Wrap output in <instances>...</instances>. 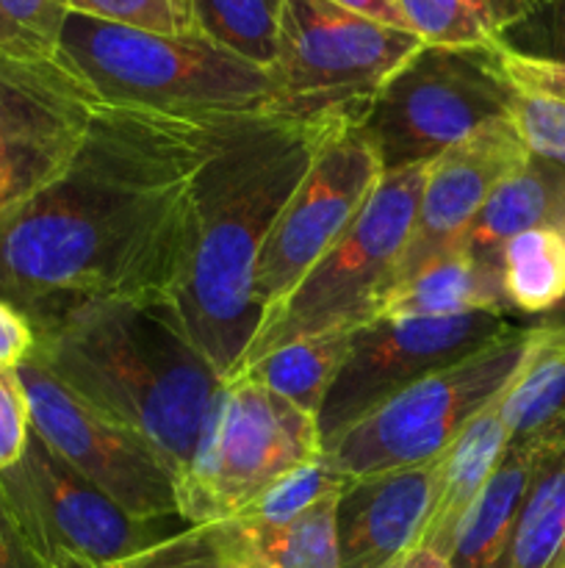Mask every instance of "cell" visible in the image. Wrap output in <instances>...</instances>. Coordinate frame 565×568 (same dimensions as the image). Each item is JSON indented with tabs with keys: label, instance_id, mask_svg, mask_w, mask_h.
<instances>
[{
	"label": "cell",
	"instance_id": "obj_1",
	"mask_svg": "<svg viewBox=\"0 0 565 568\" xmlns=\"http://www.w3.org/2000/svg\"><path fill=\"white\" fill-rule=\"evenodd\" d=\"M230 120L105 103L72 164L0 214V300L33 327L83 305L175 297L194 175Z\"/></svg>",
	"mask_w": 565,
	"mask_h": 568
},
{
	"label": "cell",
	"instance_id": "obj_2",
	"mask_svg": "<svg viewBox=\"0 0 565 568\" xmlns=\"http://www.w3.org/2000/svg\"><path fill=\"white\" fill-rule=\"evenodd\" d=\"M358 125L282 111L233 116L192 183L177 314L216 372L230 377L260 325L255 264L277 214L319 150Z\"/></svg>",
	"mask_w": 565,
	"mask_h": 568
},
{
	"label": "cell",
	"instance_id": "obj_3",
	"mask_svg": "<svg viewBox=\"0 0 565 568\" xmlns=\"http://www.w3.org/2000/svg\"><path fill=\"white\" fill-rule=\"evenodd\" d=\"M31 358L97 414L142 436L186 475L222 375L197 347L172 300L83 305L33 325Z\"/></svg>",
	"mask_w": 565,
	"mask_h": 568
},
{
	"label": "cell",
	"instance_id": "obj_4",
	"mask_svg": "<svg viewBox=\"0 0 565 568\" xmlns=\"http://www.w3.org/2000/svg\"><path fill=\"white\" fill-rule=\"evenodd\" d=\"M59 55L111 105L183 116H236L275 109V78L197 31L150 33L92 17H66Z\"/></svg>",
	"mask_w": 565,
	"mask_h": 568
},
{
	"label": "cell",
	"instance_id": "obj_5",
	"mask_svg": "<svg viewBox=\"0 0 565 568\" xmlns=\"http://www.w3.org/2000/svg\"><path fill=\"white\" fill-rule=\"evenodd\" d=\"M427 166L430 164L382 175L380 186L341 239L310 266L299 286L260 320L230 377L288 344L343 327L355 331L374 320L382 283L408 244Z\"/></svg>",
	"mask_w": 565,
	"mask_h": 568
},
{
	"label": "cell",
	"instance_id": "obj_6",
	"mask_svg": "<svg viewBox=\"0 0 565 568\" xmlns=\"http://www.w3.org/2000/svg\"><path fill=\"white\" fill-rule=\"evenodd\" d=\"M325 455L316 416L247 377H227L177 483L188 527L230 521L282 475Z\"/></svg>",
	"mask_w": 565,
	"mask_h": 568
},
{
	"label": "cell",
	"instance_id": "obj_7",
	"mask_svg": "<svg viewBox=\"0 0 565 568\" xmlns=\"http://www.w3.org/2000/svg\"><path fill=\"white\" fill-rule=\"evenodd\" d=\"M513 94L496 44H421L382 83L360 128L382 172H399L432 164L482 128L507 120Z\"/></svg>",
	"mask_w": 565,
	"mask_h": 568
},
{
	"label": "cell",
	"instance_id": "obj_8",
	"mask_svg": "<svg viewBox=\"0 0 565 568\" xmlns=\"http://www.w3.org/2000/svg\"><path fill=\"white\" fill-rule=\"evenodd\" d=\"M532 333L535 327H513L480 353L404 388L327 444L325 464L341 480L435 464L515 381Z\"/></svg>",
	"mask_w": 565,
	"mask_h": 568
},
{
	"label": "cell",
	"instance_id": "obj_9",
	"mask_svg": "<svg viewBox=\"0 0 565 568\" xmlns=\"http://www.w3.org/2000/svg\"><path fill=\"white\" fill-rule=\"evenodd\" d=\"M419 48L415 33L332 0H286L271 67L275 111L360 125L382 83Z\"/></svg>",
	"mask_w": 565,
	"mask_h": 568
},
{
	"label": "cell",
	"instance_id": "obj_10",
	"mask_svg": "<svg viewBox=\"0 0 565 568\" xmlns=\"http://www.w3.org/2000/svg\"><path fill=\"white\" fill-rule=\"evenodd\" d=\"M0 486L50 568L61 558L116 568L188 527L181 516L147 519L125 510L64 464L33 430L22 458L0 471Z\"/></svg>",
	"mask_w": 565,
	"mask_h": 568
},
{
	"label": "cell",
	"instance_id": "obj_11",
	"mask_svg": "<svg viewBox=\"0 0 565 568\" xmlns=\"http://www.w3.org/2000/svg\"><path fill=\"white\" fill-rule=\"evenodd\" d=\"M103 105L59 53L0 48V214L72 164Z\"/></svg>",
	"mask_w": 565,
	"mask_h": 568
},
{
	"label": "cell",
	"instance_id": "obj_12",
	"mask_svg": "<svg viewBox=\"0 0 565 568\" xmlns=\"http://www.w3.org/2000/svg\"><path fill=\"white\" fill-rule=\"evenodd\" d=\"M507 314H460L391 320L374 316L352 336L347 361L332 381L319 416L321 447L402 394L413 383L460 364L513 331Z\"/></svg>",
	"mask_w": 565,
	"mask_h": 568
},
{
	"label": "cell",
	"instance_id": "obj_13",
	"mask_svg": "<svg viewBox=\"0 0 565 568\" xmlns=\"http://www.w3.org/2000/svg\"><path fill=\"white\" fill-rule=\"evenodd\" d=\"M377 150L360 125L338 131L277 214L255 264L260 320L299 286L310 266L352 225L382 181Z\"/></svg>",
	"mask_w": 565,
	"mask_h": 568
},
{
	"label": "cell",
	"instance_id": "obj_14",
	"mask_svg": "<svg viewBox=\"0 0 565 568\" xmlns=\"http://www.w3.org/2000/svg\"><path fill=\"white\" fill-rule=\"evenodd\" d=\"M17 375L31 408V430L64 464L131 514L181 516L175 471L142 436L97 414L33 358L17 366Z\"/></svg>",
	"mask_w": 565,
	"mask_h": 568
},
{
	"label": "cell",
	"instance_id": "obj_15",
	"mask_svg": "<svg viewBox=\"0 0 565 568\" xmlns=\"http://www.w3.org/2000/svg\"><path fill=\"white\" fill-rule=\"evenodd\" d=\"M530 155L507 116L482 128L432 161L427 166L408 244L388 272L380 300L393 288L404 286L435 258L460 250L493 186Z\"/></svg>",
	"mask_w": 565,
	"mask_h": 568
},
{
	"label": "cell",
	"instance_id": "obj_16",
	"mask_svg": "<svg viewBox=\"0 0 565 568\" xmlns=\"http://www.w3.org/2000/svg\"><path fill=\"white\" fill-rule=\"evenodd\" d=\"M435 464L347 480L336 508L341 568H397L421 547Z\"/></svg>",
	"mask_w": 565,
	"mask_h": 568
},
{
	"label": "cell",
	"instance_id": "obj_17",
	"mask_svg": "<svg viewBox=\"0 0 565 568\" xmlns=\"http://www.w3.org/2000/svg\"><path fill=\"white\" fill-rule=\"evenodd\" d=\"M504 392L435 460L432 505L419 549H430V552H435L443 560L449 558L460 519H463L469 505L476 499V494L491 480L499 460L504 458L510 447V433L502 419Z\"/></svg>",
	"mask_w": 565,
	"mask_h": 568
},
{
	"label": "cell",
	"instance_id": "obj_18",
	"mask_svg": "<svg viewBox=\"0 0 565 568\" xmlns=\"http://www.w3.org/2000/svg\"><path fill=\"white\" fill-rule=\"evenodd\" d=\"M541 227L565 233V170L541 155H530L493 186L460 247L499 261V250L510 239Z\"/></svg>",
	"mask_w": 565,
	"mask_h": 568
},
{
	"label": "cell",
	"instance_id": "obj_19",
	"mask_svg": "<svg viewBox=\"0 0 565 568\" xmlns=\"http://www.w3.org/2000/svg\"><path fill=\"white\" fill-rule=\"evenodd\" d=\"M504 314L507 300L502 288L499 261L480 258L465 247L441 255L404 286L380 300L377 316L415 320V316H460V314Z\"/></svg>",
	"mask_w": 565,
	"mask_h": 568
},
{
	"label": "cell",
	"instance_id": "obj_20",
	"mask_svg": "<svg viewBox=\"0 0 565 568\" xmlns=\"http://www.w3.org/2000/svg\"><path fill=\"white\" fill-rule=\"evenodd\" d=\"M565 547V419L537 438L535 466L496 568H552Z\"/></svg>",
	"mask_w": 565,
	"mask_h": 568
},
{
	"label": "cell",
	"instance_id": "obj_21",
	"mask_svg": "<svg viewBox=\"0 0 565 568\" xmlns=\"http://www.w3.org/2000/svg\"><path fill=\"white\" fill-rule=\"evenodd\" d=\"M535 449L537 442L510 444L491 480L476 494L454 530L449 568H496L530 486Z\"/></svg>",
	"mask_w": 565,
	"mask_h": 568
},
{
	"label": "cell",
	"instance_id": "obj_22",
	"mask_svg": "<svg viewBox=\"0 0 565 568\" xmlns=\"http://www.w3.org/2000/svg\"><path fill=\"white\" fill-rule=\"evenodd\" d=\"M510 444H532L565 419V322L535 325L530 353L502 399Z\"/></svg>",
	"mask_w": 565,
	"mask_h": 568
},
{
	"label": "cell",
	"instance_id": "obj_23",
	"mask_svg": "<svg viewBox=\"0 0 565 568\" xmlns=\"http://www.w3.org/2000/svg\"><path fill=\"white\" fill-rule=\"evenodd\" d=\"M355 331L343 327V331L321 333V336L294 342L288 347L264 355V358L255 361L253 366H247V369L233 377H247V381L260 383L264 388L275 392L277 397L302 408L305 414L319 416L321 403H325L327 392H330L332 381L338 377L349 355V347H352Z\"/></svg>",
	"mask_w": 565,
	"mask_h": 568
},
{
	"label": "cell",
	"instance_id": "obj_24",
	"mask_svg": "<svg viewBox=\"0 0 565 568\" xmlns=\"http://www.w3.org/2000/svg\"><path fill=\"white\" fill-rule=\"evenodd\" d=\"M526 0H399L404 28L421 44L480 48L499 44L502 33L526 14Z\"/></svg>",
	"mask_w": 565,
	"mask_h": 568
},
{
	"label": "cell",
	"instance_id": "obj_25",
	"mask_svg": "<svg viewBox=\"0 0 565 568\" xmlns=\"http://www.w3.org/2000/svg\"><path fill=\"white\" fill-rule=\"evenodd\" d=\"M507 308L546 314L565 300V233L541 227L510 239L499 250Z\"/></svg>",
	"mask_w": 565,
	"mask_h": 568
},
{
	"label": "cell",
	"instance_id": "obj_26",
	"mask_svg": "<svg viewBox=\"0 0 565 568\" xmlns=\"http://www.w3.org/2000/svg\"><path fill=\"white\" fill-rule=\"evenodd\" d=\"M341 491L321 497L282 527H255L236 519L247 532L253 558L269 568H341L336 527Z\"/></svg>",
	"mask_w": 565,
	"mask_h": 568
},
{
	"label": "cell",
	"instance_id": "obj_27",
	"mask_svg": "<svg viewBox=\"0 0 565 568\" xmlns=\"http://www.w3.org/2000/svg\"><path fill=\"white\" fill-rule=\"evenodd\" d=\"M286 0H192L194 31L216 48L271 72Z\"/></svg>",
	"mask_w": 565,
	"mask_h": 568
},
{
	"label": "cell",
	"instance_id": "obj_28",
	"mask_svg": "<svg viewBox=\"0 0 565 568\" xmlns=\"http://www.w3.org/2000/svg\"><path fill=\"white\" fill-rule=\"evenodd\" d=\"M343 486H347V480H341L325 464V458H319L314 464H305L299 469L282 475L275 486L266 488L236 519L255 527H282L291 519H297L310 505L319 503L321 497H327L332 491H341Z\"/></svg>",
	"mask_w": 565,
	"mask_h": 568
},
{
	"label": "cell",
	"instance_id": "obj_29",
	"mask_svg": "<svg viewBox=\"0 0 565 568\" xmlns=\"http://www.w3.org/2000/svg\"><path fill=\"white\" fill-rule=\"evenodd\" d=\"M66 17V0H0V48L59 53Z\"/></svg>",
	"mask_w": 565,
	"mask_h": 568
},
{
	"label": "cell",
	"instance_id": "obj_30",
	"mask_svg": "<svg viewBox=\"0 0 565 568\" xmlns=\"http://www.w3.org/2000/svg\"><path fill=\"white\" fill-rule=\"evenodd\" d=\"M72 14L150 33H192V0H66Z\"/></svg>",
	"mask_w": 565,
	"mask_h": 568
},
{
	"label": "cell",
	"instance_id": "obj_31",
	"mask_svg": "<svg viewBox=\"0 0 565 568\" xmlns=\"http://www.w3.org/2000/svg\"><path fill=\"white\" fill-rule=\"evenodd\" d=\"M515 133L532 155L552 161L565 170V103L546 94L515 89L507 111Z\"/></svg>",
	"mask_w": 565,
	"mask_h": 568
},
{
	"label": "cell",
	"instance_id": "obj_32",
	"mask_svg": "<svg viewBox=\"0 0 565 568\" xmlns=\"http://www.w3.org/2000/svg\"><path fill=\"white\" fill-rule=\"evenodd\" d=\"M499 48L537 61L565 64V0H537L499 39Z\"/></svg>",
	"mask_w": 565,
	"mask_h": 568
},
{
	"label": "cell",
	"instance_id": "obj_33",
	"mask_svg": "<svg viewBox=\"0 0 565 568\" xmlns=\"http://www.w3.org/2000/svg\"><path fill=\"white\" fill-rule=\"evenodd\" d=\"M31 438V408L17 369H0V471L22 458Z\"/></svg>",
	"mask_w": 565,
	"mask_h": 568
},
{
	"label": "cell",
	"instance_id": "obj_34",
	"mask_svg": "<svg viewBox=\"0 0 565 568\" xmlns=\"http://www.w3.org/2000/svg\"><path fill=\"white\" fill-rule=\"evenodd\" d=\"M499 61H502L504 75H507V81L513 83L515 89H521V92L546 94V98L563 100L565 103V64L524 59V55H515L504 48H499Z\"/></svg>",
	"mask_w": 565,
	"mask_h": 568
},
{
	"label": "cell",
	"instance_id": "obj_35",
	"mask_svg": "<svg viewBox=\"0 0 565 568\" xmlns=\"http://www.w3.org/2000/svg\"><path fill=\"white\" fill-rule=\"evenodd\" d=\"M0 568H50L22 530L3 486H0Z\"/></svg>",
	"mask_w": 565,
	"mask_h": 568
},
{
	"label": "cell",
	"instance_id": "obj_36",
	"mask_svg": "<svg viewBox=\"0 0 565 568\" xmlns=\"http://www.w3.org/2000/svg\"><path fill=\"white\" fill-rule=\"evenodd\" d=\"M33 327L25 314L0 300V369H17L33 353Z\"/></svg>",
	"mask_w": 565,
	"mask_h": 568
},
{
	"label": "cell",
	"instance_id": "obj_37",
	"mask_svg": "<svg viewBox=\"0 0 565 568\" xmlns=\"http://www.w3.org/2000/svg\"><path fill=\"white\" fill-rule=\"evenodd\" d=\"M332 3L343 6L349 11H358L363 17H371L377 22H386V26L408 31L402 20V11H399V0H332Z\"/></svg>",
	"mask_w": 565,
	"mask_h": 568
},
{
	"label": "cell",
	"instance_id": "obj_38",
	"mask_svg": "<svg viewBox=\"0 0 565 568\" xmlns=\"http://www.w3.org/2000/svg\"><path fill=\"white\" fill-rule=\"evenodd\" d=\"M397 568H449L446 560L438 558L435 552H430V549H415L410 558H404L402 564Z\"/></svg>",
	"mask_w": 565,
	"mask_h": 568
},
{
	"label": "cell",
	"instance_id": "obj_39",
	"mask_svg": "<svg viewBox=\"0 0 565 568\" xmlns=\"http://www.w3.org/2000/svg\"><path fill=\"white\" fill-rule=\"evenodd\" d=\"M53 568H97V566L86 564V560H78V558H61V560H55Z\"/></svg>",
	"mask_w": 565,
	"mask_h": 568
},
{
	"label": "cell",
	"instance_id": "obj_40",
	"mask_svg": "<svg viewBox=\"0 0 565 568\" xmlns=\"http://www.w3.org/2000/svg\"><path fill=\"white\" fill-rule=\"evenodd\" d=\"M238 568H269V566H264V564H260V560H247V564L238 566Z\"/></svg>",
	"mask_w": 565,
	"mask_h": 568
},
{
	"label": "cell",
	"instance_id": "obj_41",
	"mask_svg": "<svg viewBox=\"0 0 565 568\" xmlns=\"http://www.w3.org/2000/svg\"><path fill=\"white\" fill-rule=\"evenodd\" d=\"M557 564H565V547H563V552H559V558H557ZM554 564V566H557Z\"/></svg>",
	"mask_w": 565,
	"mask_h": 568
},
{
	"label": "cell",
	"instance_id": "obj_42",
	"mask_svg": "<svg viewBox=\"0 0 565 568\" xmlns=\"http://www.w3.org/2000/svg\"><path fill=\"white\" fill-rule=\"evenodd\" d=\"M552 568H565V564H557V566H552Z\"/></svg>",
	"mask_w": 565,
	"mask_h": 568
},
{
	"label": "cell",
	"instance_id": "obj_43",
	"mask_svg": "<svg viewBox=\"0 0 565 568\" xmlns=\"http://www.w3.org/2000/svg\"><path fill=\"white\" fill-rule=\"evenodd\" d=\"M526 3H530V6H532V3H537V0H526Z\"/></svg>",
	"mask_w": 565,
	"mask_h": 568
}]
</instances>
